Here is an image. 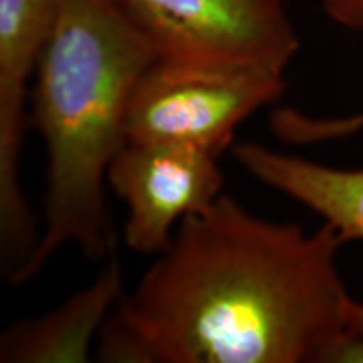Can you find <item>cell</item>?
Wrapping results in <instances>:
<instances>
[{
  "label": "cell",
  "instance_id": "4",
  "mask_svg": "<svg viewBox=\"0 0 363 363\" xmlns=\"http://www.w3.org/2000/svg\"><path fill=\"white\" fill-rule=\"evenodd\" d=\"M158 61L286 72L299 39L283 0H120Z\"/></svg>",
  "mask_w": 363,
  "mask_h": 363
},
{
  "label": "cell",
  "instance_id": "2",
  "mask_svg": "<svg viewBox=\"0 0 363 363\" xmlns=\"http://www.w3.org/2000/svg\"><path fill=\"white\" fill-rule=\"evenodd\" d=\"M158 56L120 0H62L30 93L29 123L45 148L43 230L7 278H38L62 247L111 252L108 169L126 143L133 91Z\"/></svg>",
  "mask_w": 363,
  "mask_h": 363
},
{
  "label": "cell",
  "instance_id": "9",
  "mask_svg": "<svg viewBox=\"0 0 363 363\" xmlns=\"http://www.w3.org/2000/svg\"><path fill=\"white\" fill-rule=\"evenodd\" d=\"M269 126L272 135L278 136L284 143H330L362 131L363 111L338 118H318L305 115L293 108H281L271 115Z\"/></svg>",
  "mask_w": 363,
  "mask_h": 363
},
{
  "label": "cell",
  "instance_id": "3",
  "mask_svg": "<svg viewBox=\"0 0 363 363\" xmlns=\"http://www.w3.org/2000/svg\"><path fill=\"white\" fill-rule=\"evenodd\" d=\"M284 89L283 72L264 67L157 61L131 96L126 143L190 145L220 157L239 126Z\"/></svg>",
  "mask_w": 363,
  "mask_h": 363
},
{
  "label": "cell",
  "instance_id": "1",
  "mask_svg": "<svg viewBox=\"0 0 363 363\" xmlns=\"http://www.w3.org/2000/svg\"><path fill=\"white\" fill-rule=\"evenodd\" d=\"M325 224L252 214L222 194L175 230L104 323L96 357L115 363H328L350 333L352 296Z\"/></svg>",
  "mask_w": 363,
  "mask_h": 363
},
{
  "label": "cell",
  "instance_id": "10",
  "mask_svg": "<svg viewBox=\"0 0 363 363\" xmlns=\"http://www.w3.org/2000/svg\"><path fill=\"white\" fill-rule=\"evenodd\" d=\"M337 24L363 33V0H320Z\"/></svg>",
  "mask_w": 363,
  "mask_h": 363
},
{
  "label": "cell",
  "instance_id": "5",
  "mask_svg": "<svg viewBox=\"0 0 363 363\" xmlns=\"http://www.w3.org/2000/svg\"><path fill=\"white\" fill-rule=\"evenodd\" d=\"M217 160L190 145L125 143L108 169V185L126 207V246L147 256L165 251L182 222L224 194Z\"/></svg>",
  "mask_w": 363,
  "mask_h": 363
},
{
  "label": "cell",
  "instance_id": "11",
  "mask_svg": "<svg viewBox=\"0 0 363 363\" xmlns=\"http://www.w3.org/2000/svg\"><path fill=\"white\" fill-rule=\"evenodd\" d=\"M328 363H363V337L348 333L331 353Z\"/></svg>",
  "mask_w": 363,
  "mask_h": 363
},
{
  "label": "cell",
  "instance_id": "12",
  "mask_svg": "<svg viewBox=\"0 0 363 363\" xmlns=\"http://www.w3.org/2000/svg\"><path fill=\"white\" fill-rule=\"evenodd\" d=\"M348 330L363 337V303L353 298L348 305Z\"/></svg>",
  "mask_w": 363,
  "mask_h": 363
},
{
  "label": "cell",
  "instance_id": "8",
  "mask_svg": "<svg viewBox=\"0 0 363 363\" xmlns=\"http://www.w3.org/2000/svg\"><path fill=\"white\" fill-rule=\"evenodd\" d=\"M233 155L252 179L310 208L347 242H363V169L328 167L256 142L234 143Z\"/></svg>",
  "mask_w": 363,
  "mask_h": 363
},
{
  "label": "cell",
  "instance_id": "7",
  "mask_svg": "<svg viewBox=\"0 0 363 363\" xmlns=\"http://www.w3.org/2000/svg\"><path fill=\"white\" fill-rule=\"evenodd\" d=\"M123 298V272L110 261L86 288L52 311L13 323L0 338L2 363H84Z\"/></svg>",
  "mask_w": 363,
  "mask_h": 363
},
{
  "label": "cell",
  "instance_id": "6",
  "mask_svg": "<svg viewBox=\"0 0 363 363\" xmlns=\"http://www.w3.org/2000/svg\"><path fill=\"white\" fill-rule=\"evenodd\" d=\"M62 0H0V235L19 242L34 233L21 182L27 96Z\"/></svg>",
  "mask_w": 363,
  "mask_h": 363
}]
</instances>
